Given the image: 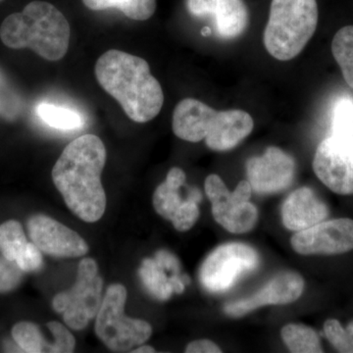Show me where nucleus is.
<instances>
[{
    "instance_id": "obj_22",
    "label": "nucleus",
    "mask_w": 353,
    "mask_h": 353,
    "mask_svg": "<svg viewBox=\"0 0 353 353\" xmlns=\"http://www.w3.org/2000/svg\"><path fill=\"white\" fill-rule=\"evenodd\" d=\"M15 343L23 352L29 353L54 352L52 343L43 338L39 326L31 322H20L12 329Z\"/></svg>"
},
{
    "instance_id": "obj_35",
    "label": "nucleus",
    "mask_w": 353,
    "mask_h": 353,
    "mask_svg": "<svg viewBox=\"0 0 353 353\" xmlns=\"http://www.w3.org/2000/svg\"><path fill=\"white\" fill-rule=\"evenodd\" d=\"M132 352L134 353H153L155 352V350L152 347H150V345H141V347L132 350Z\"/></svg>"
},
{
    "instance_id": "obj_26",
    "label": "nucleus",
    "mask_w": 353,
    "mask_h": 353,
    "mask_svg": "<svg viewBox=\"0 0 353 353\" xmlns=\"http://www.w3.org/2000/svg\"><path fill=\"white\" fill-rule=\"evenodd\" d=\"M180 189L171 187L166 182L158 185L153 194V206L155 211L167 220H172L178 209L183 203Z\"/></svg>"
},
{
    "instance_id": "obj_34",
    "label": "nucleus",
    "mask_w": 353,
    "mask_h": 353,
    "mask_svg": "<svg viewBox=\"0 0 353 353\" xmlns=\"http://www.w3.org/2000/svg\"><path fill=\"white\" fill-rule=\"evenodd\" d=\"M165 182L171 187L175 188V189H181V187H183L185 182V172L182 169L178 168V167H174L167 174Z\"/></svg>"
},
{
    "instance_id": "obj_28",
    "label": "nucleus",
    "mask_w": 353,
    "mask_h": 353,
    "mask_svg": "<svg viewBox=\"0 0 353 353\" xmlns=\"http://www.w3.org/2000/svg\"><path fill=\"white\" fill-rule=\"evenodd\" d=\"M324 333L334 350L339 352H353V320L345 329L338 320H327Z\"/></svg>"
},
{
    "instance_id": "obj_4",
    "label": "nucleus",
    "mask_w": 353,
    "mask_h": 353,
    "mask_svg": "<svg viewBox=\"0 0 353 353\" xmlns=\"http://www.w3.org/2000/svg\"><path fill=\"white\" fill-rule=\"evenodd\" d=\"M318 17L316 0H272L263 37L269 54L280 61L296 58L314 34Z\"/></svg>"
},
{
    "instance_id": "obj_16",
    "label": "nucleus",
    "mask_w": 353,
    "mask_h": 353,
    "mask_svg": "<svg viewBox=\"0 0 353 353\" xmlns=\"http://www.w3.org/2000/svg\"><path fill=\"white\" fill-rule=\"evenodd\" d=\"M253 126L252 117L245 111L240 109L218 111L204 139L206 145L215 152L232 150L252 134Z\"/></svg>"
},
{
    "instance_id": "obj_15",
    "label": "nucleus",
    "mask_w": 353,
    "mask_h": 353,
    "mask_svg": "<svg viewBox=\"0 0 353 353\" xmlns=\"http://www.w3.org/2000/svg\"><path fill=\"white\" fill-rule=\"evenodd\" d=\"M328 215L327 204L307 187L292 192L282 206L283 224L290 231H303L326 220Z\"/></svg>"
},
{
    "instance_id": "obj_24",
    "label": "nucleus",
    "mask_w": 353,
    "mask_h": 353,
    "mask_svg": "<svg viewBox=\"0 0 353 353\" xmlns=\"http://www.w3.org/2000/svg\"><path fill=\"white\" fill-rule=\"evenodd\" d=\"M37 114L46 125L58 130H76L82 127L80 114L71 109L60 108L51 103H41L37 108Z\"/></svg>"
},
{
    "instance_id": "obj_14",
    "label": "nucleus",
    "mask_w": 353,
    "mask_h": 353,
    "mask_svg": "<svg viewBox=\"0 0 353 353\" xmlns=\"http://www.w3.org/2000/svg\"><path fill=\"white\" fill-rule=\"evenodd\" d=\"M185 6L194 17L213 19L221 39L239 38L250 22V13L243 0H185Z\"/></svg>"
},
{
    "instance_id": "obj_20",
    "label": "nucleus",
    "mask_w": 353,
    "mask_h": 353,
    "mask_svg": "<svg viewBox=\"0 0 353 353\" xmlns=\"http://www.w3.org/2000/svg\"><path fill=\"white\" fill-rule=\"evenodd\" d=\"M283 341L294 353H321L319 336L310 327L301 324L285 325L281 332Z\"/></svg>"
},
{
    "instance_id": "obj_31",
    "label": "nucleus",
    "mask_w": 353,
    "mask_h": 353,
    "mask_svg": "<svg viewBox=\"0 0 353 353\" xmlns=\"http://www.w3.org/2000/svg\"><path fill=\"white\" fill-rule=\"evenodd\" d=\"M15 262L22 271H38L43 263L41 250L34 243H28Z\"/></svg>"
},
{
    "instance_id": "obj_17",
    "label": "nucleus",
    "mask_w": 353,
    "mask_h": 353,
    "mask_svg": "<svg viewBox=\"0 0 353 353\" xmlns=\"http://www.w3.org/2000/svg\"><path fill=\"white\" fill-rule=\"evenodd\" d=\"M217 112L197 99H183L174 110L172 129L179 139L199 143L208 136Z\"/></svg>"
},
{
    "instance_id": "obj_1",
    "label": "nucleus",
    "mask_w": 353,
    "mask_h": 353,
    "mask_svg": "<svg viewBox=\"0 0 353 353\" xmlns=\"http://www.w3.org/2000/svg\"><path fill=\"white\" fill-rule=\"evenodd\" d=\"M106 148L99 137L85 134L65 148L52 169V181L70 210L87 223L101 220L106 209L101 174Z\"/></svg>"
},
{
    "instance_id": "obj_9",
    "label": "nucleus",
    "mask_w": 353,
    "mask_h": 353,
    "mask_svg": "<svg viewBox=\"0 0 353 353\" xmlns=\"http://www.w3.org/2000/svg\"><path fill=\"white\" fill-rule=\"evenodd\" d=\"M294 252L303 255L341 254L353 250V221L341 218L323 221L297 232L290 240Z\"/></svg>"
},
{
    "instance_id": "obj_11",
    "label": "nucleus",
    "mask_w": 353,
    "mask_h": 353,
    "mask_svg": "<svg viewBox=\"0 0 353 353\" xmlns=\"http://www.w3.org/2000/svg\"><path fill=\"white\" fill-rule=\"evenodd\" d=\"M206 196L212 205L216 222L234 234L248 233L259 220V210L252 202L239 203L232 199L231 192L219 176L212 174L204 183Z\"/></svg>"
},
{
    "instance_id": "obj_30",
    "label": "nucleus",
    "mask_w": 353,
    "mask_h": 353,
    "mask_svg": "<svg viewBox=\"0 0 353 353\" xmlns=\"http://www.w3.org/2000/svg\"><path fill=\"white\" fill-rule=\"evenodd\" d=\"M54 341L55 353L73 352L76 347V340L73 334L61 323L52 321L48 324Z\"/></svg>"
},
{
    "instance_id": "obj_6",
    "label": "nucleus",
    "mask_w": 353,
    "mask_h": 353,
    "mask_svg": "<svg viewBox=\"0 0 353 353\" xmlns=\"http://www.w3.org/2000/svg\"><path fill=\"white\" fill-rule=\"evenodd\" d=\"M103 281L99 276V267L92 259L80 262L75 285L53 299V308L63 314L65 324L75 331L88 326L97 317L102 303Z\"/></svg>"
},
{
    "instance_id": "obj_10",
    "label": "nucleus",
    "mask_w": 353,
    "mask_h": 353,
    "mask_svg": "<svg viewBox=\"0 0 353 353\" xmlns=\"http://www.w3.org/2000/svg\"><path fill=\"white\" fill-rule=\"evenodd\" d=\"M296 173L294 158L276 146H270L262 157L246 162V174L252 190L259 194H274L292 185Z\"/></svg>"
},
{
    "instance_id": "obj_21",
    "label": "nucleus",
    "mask_w": 353,
    "mask_h": 353,
    "mask_svg": "<svg viewBox=\"0 0 353 353\" xmlns=\"http://www.w3.org/2000/svg\"><path fill=\"white\" fill-rule=\"evenodd\" d=\"M332 53L345 83L353 88V26H345L334 34Z\"/></svg>"
},
{
    "instance_id": "obj_29",
    "label": "nucleus",
    "mask_w": 353,
    "mask_h": 353,
    "mask_svg": "<svg viewBox=\"0 0 353 353\" xmlns=\"http://www.w3.org/2000/svg\"><path fill=\"white\" fill-rule=\"evenodd\" d=\"M196 201L188 199L172 218L174 228L179 232L189 231L196 224L199 217V208Z\"/></svg>"
},
{
    "instance_id": "obj_3",
    "label": "nucleus",
    "mask_w": 353,
    "mask_h": 353,
    "mask_svg": "<svg viewBox=\"0 0 353 353\" xmlns=\"http://www.w3.org/2000/svg\"><path fill=\"white\" fill-rule=\"evenodd\" d=\"M71 30L68 21L50 2L32 1L20 13L6 18L0 39L13 50L29 48L43 59L57 61L68 51Z\"/></svg>"
},
{
    "instance_id": "obj_2",
    "label": "nucleus",
    "mask_w": 353,
    "mask_h": 353,
    "mask_svg": "<svg viewBox=\"0 0 353 353\" xmlns=\"http://www.w3.org/2000/svg\"><path fill=\"white\" fill-rule=\"evenodd\" d=\"M95 77L134 122H150L161 111L163 90L143 58L117 50L106 51L95 64Z\"/></svg>"
},
{
    "instance_id": "obj_19",
    "label": "nucleus",
    "mask_w": 353,
    "mask_h": 353,
    "mask_svg": "<svg viewBox=\"0 0 353 353\" xmlns=\"http://www.w3.org/2000/svg\"><path fill=\"white\" fill-rule=\"evenodd\" d=\"M83 4L92 10H106L115 8L128 18L136 21L150 19L157 9V0H83Z\"/></svg>"
},
{
    "instance_id": "obj_7",
    "label": "nucleus",
    "mask_w": 353,
    "mask_h": 353,
    "mask_svg": "<svg viewBox=\"0 0 353 353\" xmlns=\"http://www.w3.org/2000/svg\"><path fill=\"white\" fill-rule=\"evenodd\" d=\"M259 264V254L252 246L226 243L216 248L204 260L201 282L208 292H227L241 277L256 270Z\"/></svg>"
},
{
    "instance_id": "obj_32",
    "label": "nucleus",
    "mask_w": 353,
    "mask_h": 353,
    "mask_svg": "<svg viewBox=\"0 0 353 353\" xmlns=\"http://www.w3.org/2000/svg\"><path fill=\"white\" fill-rule=\"evenodd\" d=\"M187 353H219L222 352L220 347L213 341L199 340L192 341L185 348Z\"/></svg>"
},
{
    "instance_id": "obj_5",
    "label": "nucleus",
    "mask_w": 353,
    "mask_h": 353,
    "mask_svg": "<svg viewBox=\"0 0 353 353\" xmlns=\"http://www.w3.org/2000/svg\"><path fill=\"white\" fill-rule=\"evenodd\" d=\"M126 301V288L111 285L95 317V334L112 352H130L150 340L152 334V326L148 322L124 314Z\"/></svg>"
},
{
    "instance_id": "obj_12",
    "label": "nucleus",
    "mask_w": 353,
    "mask_h": 353,
    "mask_svg": "<svg viewBox=\"0 0 353 353\" xmlns=\"http://www.w3.org/2000/svg\"><path fill=\"white\" fill-rule=\"evenodd\" d=\"M28 230L32 243L51 256L75 259L88 252L87 241L80 234L48 216H32Z\"/></svg>"
},
{
    "instance_id": "obj_37",
    "label": "nucleus",
    "mask_w": 353,
    "mask_h": 353,
    "mask_svg": "<svg viewBox=\"0 0 353 353\" xmlns=\"http://www.w3.org/2000/svg\"><path fill=\"white\" fill-rule=\"evenodd\" d=\"M0 1H1V0H0Z\"/></svg>"
},
{
    "instance_id": "obj_13",
    "label": "nucleus",
    "mask_w": 353,
    "mask_h": 353,
    "mask_svg": "<svg viewBox=\"0 0 353 353\" xmlns=\"http://www.w3.org/2000/svg\"><path fill=\"white\" fill-rule=\"evenodd\" d=\"M303 290L304 281L299 274L282 272L252 296L225 304L224 311L230 317H241L264 305H285L294 303L301 296Z\"/></svg>"
},
{
    "instance_id": "obj_25",
    "label": "nucleus",
    "mask_w": 353,
    "mask_h": 353,
    "mask_svg": "<svg viewBox=\"0 0 353 353\" xmlns=\"http://www.w3.org/2000/svg\"><path fill=\"white\" fill-rule=\"evenodd\" d=\"M24 110V102L0 69V118L14 121Z\"/></svg>"
},
{
    "instance_id": "obj_18",
    "label": "nucleus",
    "mask_w": 353,
    "mask_h": 353,
    "mask_svg": "<svg viewBox=\"0 0 353 353\" xmlns=\"http://www.w3.org/2000/svg\"><path fill=\"white\" fill-rule=\"evenodd\" d=\"M168 272L173 273L165 268L157 259L143 260L139 270V277L146 290L159 301H167L174 294L171 285V278L173 275H167Z\"/></svg>"
},
{
    "instance_id": "obj_36",
    "label": "nucleus",
    "mask_w": 353,
    "mask_h": 353,
    "mask_svg": "<svg viewBox=\"0 0 353 353\" xmlns=\"http://www.w3.org/2000/svg\"><path fill=\"white\" fill-rule=\"evenodd\" d=\"M209 34H211V30L209 29V28H204V29L202 30V34H203V36H208Z\"/></svg>"
},
{
    "instance_id": "obj_8",
    "label": "nucleus",
    "mask_w": 353,
    "mask_h": 353,
    "mask_svg": "<svg viewBox=\"0 0 353 353\" xmlns=\"http://www.w3.org/2000/svg\"><path fill=\"white\" fill-rule=\"evenodd\" d=\"M313 170L332 192L353 194V134L321 141L313 158Z\"/></svg>"
},
{
    "instance_id": "obj_33",
    "label": "nucleus",
    "mask_w": 353,
    "mask_h": 353,
    "mask_svg": "<svg viewBox=\"0 0 353 353\" xmlns=\"http://www.w3.org/2000/svg\"><path fill=\"white\" fill-rule=\"evenodd\" d=\"M252 185L248 183V181H241L236 189L231 192L232 199L239 202V203L250 201V197H252Z\"/></svg>"
},
{
    "instance_id": "obj_23",
    "label": "nucleus",
    "mask_w": 353,
    "mask_h": 353,
    "mask_svg": "<svg viewBox=\"0 0 353 353\" xmlns=\"http://www.w3.org/2000/svg\"><path fill=\"white\" fill-rule=\"evenodd\" d=\"M28 245L22 225L9 220L0 225V252L9 262L16 261Z\"/></svg>"
},
{
    "instance_id": "obj_27",
    "label": "nucleus",
    "mask_w": 353,
    "mask_h": 353,
    "mask_svg": "<svg viewBox=\"0 0 353 353\" xmlns=\"http://www.w3.org/2000/svg\"><path fill=\"white\" fill-rule=\"evenodd\" d=\"M332 134L347 136L353 134V99L343 97L334 103L332 113Z\"/></svg>"
}]
</instances>
